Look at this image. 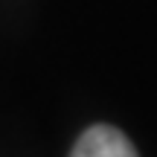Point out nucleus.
I'll list each match as a JSON object with an SVG mask.
<instances>
[{"label":"nucleus","mask_w":157,"mask_h":157,"mask_svg":"<svg viewBox=\"0 0 157 157\" xmlns=\"http://www.w3.org/2000/svg\"><path fill=\"white\" fill-rule=\"evenodd\" d=\"M70 157H137V148L113 125H90L76 140Z\"/></svg>","instance_id":"nucleus-1"}]
</instances>
